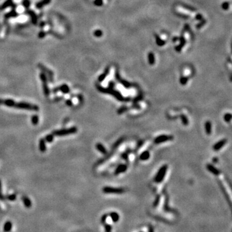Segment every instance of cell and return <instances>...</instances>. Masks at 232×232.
<instances>
[{"instance_id": "10", "label": "cell", "mask_w": 232, "mask_h": 232, "mask_svg": "<svg viewBox=\"0 0 232 232\" xmlns=\"http://www.w3.org/2000/svg\"><path fill=\"white\" fill-rule=\"evenodd\" d=\"M22 201L25 207L27 208H30L31 207V206H32V202H31V200L29 199V198L28 197L23 196Z\"/></svg>"}, {"instance_id": "7", "label": "cell", "mask_w": 232, "mask_h": 232, "mask_svg": "<svg viewBox=\"0 0 232 232\" xmlns=\"http://www.w3.org/2000/svg\"><path fill=\"white\" fill-rule=\"evenodd\" d=\"M16 102L13 99H0V105H4L8 107H14Z\"/></svg>"}, {"instance_id": "11", "label": "cell", "mask_w": 232, "mask_h": 232, "mask_svg": "<svg viewBox=\"0 0 232 232\" xmlns=\"http://www.w3.org/2000/svg\"><path fill=\"white\" fill-rule=\"evenodd\" d=\"M126 169H127V166H126L125 164H120V165L117 168V169H116L115 173L119 174L121 173L124 172V171L126 170Z\"/></svg>"}, {"instance_id": "14", "label": "cell", "mask_w": 232, "mask_h": 232, "mask_svg": "<svg viewBox=\"0 0 232 232\" xmlns=\"http://www.w3.org/2000/svg\"><path fill=\"white\" fill-rule=\"evenodd\" d=\"M50 1H51V0H42V1H41V2H39V3H37V4H36V7H37V8H42L43 6L48 4V3L50 2Z\"/></svg>"}, {"instance_id": "19", "label": "cell", "mask_w": 232, "mask_h": 232, "mask_svg": "<svg viewBox=\"0 0 232 232\" xmlns=\"http://www.w3.org/2000/svg\"><path fill=\"white\" fill-rule=\"evenodd\" d=\"M205 128H206V131L207 132L208 134H210L211 132V129H210L211 128V123L209 121L206 122L205 124Z\"/></svg>"}, {"instance_id": "16", "label": "cell", "mask_w": 232, "mask_h": 232, "mask_svg": "<svg viewBox=\"0 0 232 232\" xmlns=\"http://www.w3.org/2000/svg\"><path fill=\"white\" fill-rule=\"evenodd\" d=\"M110 215L111 219H112V221H113V222H117L118 221H119V215L118 213L112 212V213H111L110 214Z\"/></svg>"}, {"instance_id": "8", "label": "cell", "mask_w": 232, "mask_h": 232, "mask_svg": "<svg viewBox=\"0 0 232 232\" xmlns=\"http://www.w3.org/2000/svg\"><path fill=\"white\" fill-rule=\"evenodd\" d=\"M59 90L61 91L63 93H64V94H68V93L69 92L70 90H69V88H68V86H66V84H63V85L61 86L58 87V88H56V89H54V90H53V92H54V93H55L56 92L59 91Z\"/></svg>"}, {"instance_id": "4", "label": "cell", "mask_w": 232, "mask_h": 232, "mask_svg": "<svg viewBox=\"0 0 232 232\" xmlns=\"http://www.w3.org/2000/svg\"><path fill=\"white\" fill-rule=\"evenodd\" d=\"M104 193H122L124 192V190L122 188H112V187H105L103 189Z\"/></svg>"}, {"instance_id": "2", "label": "cell", "mask_w": 232, "mask_h": 232, "mask_svg": "<svg viewBox=\"0 0 232 232\" xmlns=\"http://www.w3.org/2000/svg\"><path fill=\"white\" fill-rule=\"evenodd\" d=\"M77 132V128L75 126L69 128L67 129H63V130H55L52 132V134L54 136L61 137V136H66V135H70V134H75Z\"/></svg>"}, {"instance_id": "17", "label": "cell", "mask_w": 232, "mask_h": 232, "mask_svg": "<svg viewBox=\"0 0 232 232\" xmlns=\"http://www.w3.org/2000/svg\"><path fill=\"white\" fill-rule=\"evenodd\" d=\"M54 135H53L52 134H48V135H47V136L45 137V141H47V142H53V141H54Z\"/></svg>"}, {"instance_id": "5", "label": "cell", "mask_w": 232, "mask_h": 232, "mask_svg": "<svg viewBox=\"0 0 232 232\" xmlns=\"http://www.w3.org/2000/svg\"><path fill=\"white\" fill-rule=\"evenodd\" d=\"M172 139V137L171 136H168V135H160L159 137H157V138H155L154 142L156 144L161 143V142H166V141H170V140Z\"/></svg>"}, {"instance_id": "3", "label": "cell", "mask_w": 232, "mask_h": 232, "mask_svg": "<svg viewBox=\"0 0 232 232\" xmlns=\"http://www.w3.org/2000/svg\"><path fill=\"white\" fill-rule=\"evenodd\" d=\"M167 169V165H164V166H163L160 169H159V171H158L157 173V176L155 177L154 180L155 182H157V183H159V182H161L162 181H163V179L164 178L165 175H166V173Z\"/></svg>"}, {"instance_id": "21", "label": "cell", "mask_w": 232, "mask_h": 232, "mask_svg": "<svg viewBox=\"0 0 232 232\" xmlns=\"http://www.w3.org/2000/svg\"><path fill=\"white\" fill-rule=\"evenodd\" d=\"M5 199L4 196H3V193H2V182L0 181V200H4Z\"/></svg>"}, {"instance_id": "23", "label": "cell", "mask_w": 232, "mask_h": 232, "mask_svg": "<svg viewBox=\"0 0 232 232\" xmlns=\"http://www.w3.org/2000/svg\"><path fill=\"white\" fill-rule=\"evenodd\" d=\"M182 123H184V124H188V120H187L186 118L184 116H182Z\"/></svg>"}, {"instance_id": "13", "label": "cell", "mask_w": 232, "mask_h": 232, "mask_svg": "<svg viewBox=\"0 0 232 232\" xmlns=\"http://www.w3.org/2000/svg\"><path fill=\"white\" fill-rule=\"evenodd\" d=\"M12 228V224L10 221H7L5 223L4 226H3V231H9Z\"/></svg>"}, {"instance_id": "25", "label": "cell", "mask_w": 232, "mask_h": 232, "mask_svg": "<svg viewBox=\"0 0 232 232\" xmlns=\"http://www.w3.org/2000/svg\"><path fill=\"white\" fill-rule=\"evenodd\" d=\"M66 104L68 105V106H72V103L70 100H67V101H66Z\"/></svg>"}, {"instance_id": "12", "label": "cell", "mask_w": 232, "mask_h": 232, "mask_svg": "<svg viewBox=\"0 0 232 232\" xmlns=\"http://www.w3.org/2000/svg\"><path fill=\"white\" fill-rule=\"evenodd\" d=\"M150 157V154L149 152L148 151H144L140 155L139 158L141 161H147L149 159Z\"/></svg>"}, {"instance_id": "18", "label": "cell", "mask_w": 232, "mask_h": 232, "mask_svg": "<svg viewBox=\"0 0 232 232\" xmlns=\"http://www.w3.org/2000/svg\"><path fill=\"white\" fill-rule=\"evenodd\" d=\"M31 121H32V123L33 124V125H37L39 123V117L36 115H33L32 117V119H31Z\"/></svg>"}, {"instance_id": "20", "label": "cell", "mask_w": 232, "mask_h": 232, "mask_svg": "<svg viewBox=\"0 0 232 232\" xmlns=\"http://www.w3.org/2000/svg\"><path fill=\"white\" fill-rule=\"evenodd\" d=\"M6 199L8 200H10V201H14L16 199V195L15 194H12V195H8L6 197Z\"/></svg>"}, {"instance_id": "24", "label": "cell", "mask_w": 232, "mask_h": 232, "mask_svg": "<svg viewBox=\"0 0 232 232\" xmlns=\"http://www.w3.org/2000/svg\"><path fill=\"white\" fill-rule=\"evenodd\" d=\"M111 229H112L111 226L109 225V224H107V225L105 226V229H106V231H110L111 230Z\"/></svg>"}, {"instance_id": "22", "label": "cell", "mask_w": 232, "mask_h": 232, "mask_svg": "<svg viewBox=\"0 0 232 232\" xmlns=\"http://www.w3.org/2000/svg\"><path fill=\"white\" fill-rule=\"evenodd\" d=\"M222 144H223V141H221V142H219L218 144H216V145L215 146L214 148L216 150H218V149H219V148H221V147H222V145H223Z\"/></svg>"}, {"instance_id": "6", "label": "cell", "mask_w": 232, "mask_h": 232, "mask_svg": "<svg viewBox=\"0 0 232 232\" xmlns=\"http://www.w3.org/2000/svg\"><path fill=\"white\" fill-rule=\"evenodd\" d=\"M40 76H41V80L43 81V91H44L45 95L46 96H48V95L50 94V90H49L48 86H47V78H46L45 76L43 74H41Z\"/></svg>"}, {"instance_id": "15", "label": "cell", "mask_w": 232, "mask_h": 232, "mask_svg": "<svg viewBox=\"0 0 232 232\" xmlns=\"http://www.w3.org/2000/svg\"><path fill=\"white\" fill-rule=\"evenodd\" d=\"M96 148L97 149V150L99 151L100 152H101L103 154H106V148H105L103 145L101 144V143H97L96 144Z\"/></svg>"}, {"instance_id": "9", "label": "cell", "mask_w": 232, "mask_h": 232, "mask_svg": "<svg viewBox=\"0 0 232 232\" xmlns=\"http://www.w3.org/2000/svg\"><path fill=\"white\" fill-rule=\"evenodd\" d=\"M45 142V139H41L39 142V148L40 152H43V153L45 152L47 150V146H46Z\"/></svg>"}, {"instance_id": "1", "label": "cell", "mask_w": 232, "mask_h": 232, "mask_svg": "<svg viewBox=\"0 0 232 232\" xmlns=\"http://www.w3.org/2000/svg\"><path fill=\"white\" fill-rule=\"evenodd\" d=\"M14 108H18V109L26 110L36 111H36L39 110V108L38 106L26 102H16Z\"/></svg>"}]
</instances>
